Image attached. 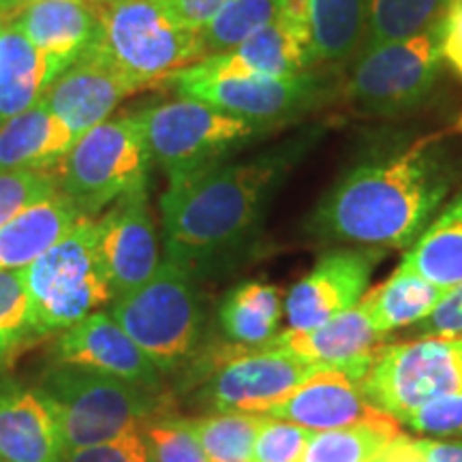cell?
I'll list each match as a JSON object with an SVG mask.
<instances>
[{
	"mask_svg": "<svg viewBox=\"0 0 462 462\" xmlns=\"http://www.w3.org/2000/svg\"><path fill=\"white\" fill-rule=\"evenodd\" d=\"M460 165L446 133L371 140L309 217L315 240L409 248L439 215Z\"/></svg>",
	"mask_w": 462,
	"mask_h": 462,
	"instance_id": "cell-1",
	"label": "cell"
},
{
	"mask_svg": "<svg viewBox=\"0 0 462 462\" xmlns=\"http://www.w3.org/2000/svg\"><path fill=\"white\" fill-rule=\"evenodd\" d=\"M326 133V123L309 125L255 157L170 180L159 201L165 259L195 279L236 262L255 242L276 189Z\"/></svg>",
	"mask_w": 462,
	"mask_h": 462,
	"instance_id": "cell-2",
	"label": "cell"
},
{
	"mask_svg": "<svg viewBox=\"0 0 462 462\" xmlns=\"http://www.w3.org/2000/svg\"><path fill=\"white\" fill-rule=\"evenodd\" d=\"M165 84L180 97L204 101L274 131L343 99L345 86L338 67L323 65L304 73L273 78L225 71L212 67L204 58L173 73Z\"/></svg>",
	"mask_w": 462,
	"mask_h": 462,
	"instance_id": "cell-3",
	"label": "cell"
},
{
	"mask_svg": "<svg viewBox=\"0 0 462 462\" xmlns=\"http://www.w3.org/2000/svg\"><path fill=\"white\" fill-rule=\"evenodd\" d=\"M97 34L88 45L135 86L165 82L204 58L199 31L173 20L163 0H92Z\"/></svg>",
	"mask_w": 462,
	"mask_h": 462,
	"instance_id": "cell-4",
	"label": "cell"
},
{
	"mask_svg": "<svg viewBox=\"0 0 462 462\" xmlns=\"http://www.w3.org/2000/svg\"><path fill=\"white\" fill-rule=\"evenodd\" d=\"M107 313L163 377L198 362L206 326L198 279L170 259H163L157 273L135 291L114 298Z\"/></svg>",
	"mask_w": 462,
	"mask_h": 462,
	"instance_id": "cell-5",
	"label": "cell"
},
{
	"mask_svg": "<svg viewBox=\"0 0 462 462\" xmlns=\"http://www.w3.org/2000/svg\"><path fill=\"white\" fill-rule=\"evenodd\" d=\"M37 385L54 402L67 449L106 443L165 415L163 394L75 364L50 362Z\"/></svg>",
	"mask_w": 462,
	"mask_h": 462,
	"instance_id": "cell-6",
	"label": "cell"
},
{
	"mask_svg": "<svg viewBox=\"0 0 462 462\" xmlns=\"http://www.w3.org/2000/svg\"><path fill=\"white\" fill-rule=\"evenodd\" d=\"M150 157L167 180L217 167L274 129L223 112L204 101L180 97L135 112Z\"/></svg>",
	"mask_w": 462,
	"mask_h": 462,
	"instance_id": "cell-7",
	"label": "cell"
},
{
	"mask_svg": "<svg viewBox=\"0 0 462 462\" xmlns=\"http://www.w3.org/2000/svg\"><path fill=\"white\" fill-rule=\"evenodd\" d=\"M34 330L62 332L114 300L99 251L97 218L82 217L50 251L24 268Z\"/></svg>",
	"mask_w": 462,
	"mask_h": 462,
	"instance_id": "cell-8",
	"label": "cell"
},
{
	"mask_svg": "<svg viewBox=\"0 0 462 462\" xmlns=\"http://www.w3.org/2000/svg\"><path fill=\"white\" fill-rule=\"evenodd\" d=\"M150 150L135 112L109 116L79 135L54 173L58 190L84 217L97 218L129 190L148 184Z\"/></svg>",
	"mask_w": 462,
	"mask_h": 462,
	"instance_id": "cell-9",
	"label": "cell"
},
{
	"mask_svg": "<svg viewBox=\"0 0 462 462\" xmlns=\"http://www.w3.org/2000/svg\"><path fill=\"white\" fill-rule=\"evenodd\" d=\"M443 26L446 17L418 37L357 50L343 86L346 103L374 118H401L424 107L441 78Z\"/></svg>",
	"mask_w": 462,
	"mask_h": 462,
	"instance_id": "cell-10",
	"label": "cell"
},
{
	"mask_svg": "<svg viewBox=\"0 0 462 462\" xmlns=\"http://www.w3.org/2000/svg\"><path fill=\"white\" fill-rule=\"evenodd\" d=\"M362 390L374 407L401 424L421 404L462 390V337L379 345Z\"/></svg>",
	"mask_w": 462,
	"mask_h": 462,
	"instance_id": "cell-11",
	"label": "cell"
},
{
	"mask_svg": "<svg viewBox=\"0 0 462 462\" xmlns=\"http://www.w3.org/2000/svg\"><path fill=\"white\" fill-rule=\"evenodd\" d=\"M326 368L282 349H245L234 354L208 377L195 394L199 407L215 413L268 415L300 385Z\"/></svg>",
	"mask_w": 462,
	"mask_h": 462,
	"instance_id": "cell-12",
	"label": "cell"
},
{
	"mask_svg": "<svg viewBox=\"0 0 462 462\" xmlns=\"http://www.w3.org/2000/svg\"><path fill=\"white\" fill-rule=\"evenodd\" d=\"M385 248L334 246L285 296L289 330H309L334 319L366 296Z\"/></svg>",
	"mask_w": 462,
	"mask_h": 462,
	"instance_id": "cell-13",
	"label": "cell"
},
{
	"mask_svg": "<svg viewBox=\"0 0 462 462\" xmlns=\"http://www.w3.org/2000/svg\"><path fill=\"white\" fill-rule=\"evenodd\" d=\"M97 251L114 298L135 291L157 273L159 238L148 184L125 193L97 218Z\"/></svg>",
	"mask_w": 462,
	"mask_h": 462,
	"instance_id": "cell-14",
	"label": "cell"
},
{
	"mask_svg": "<svg viewBox=\"0 0 462 462\" xmlns=\"http://www.w3.org/2000/svg\"><path fill=\"white\" fill-rule=\"evenodd\" d=\"M373 356L343 366L321 368L291 396L270 409L268 415L293 421L313 432L396 421L392 415L374 407L362 390V379L371 366Z\"/></svg>",
	"mask_w": 462,
	"mask_h": 462,
	"instance_id": "cell-15",
	"label": "cell"
},
{
	"mask_svg": "<svg viewBox=\"0 0 462 462\" xmlns=\"http://www.w3.org/2000/svg\"><path fill=\"white\" fill-rule=\"evenodd\" d=\"M120 377L143 390L163 394L165 377L107 310H97L58 334L51 360Z\"/></svg>",
	"mask_w": 462,
	"mask_h": 462,
	"instance_id": "cell-16",
	"label": "cell"
},
{
	"mask_svg": "<svg viewBox=\"0 0 462 462\" xmlns=\"http://www.w3.org/2000/svg\"><path fill=\"white\" fill-rule=\"evenodd\" d=\"M204 60L225 71L273 75V78L323 67L317 60L313 48L304 0H289L273 22L246 37L234 50L208 56Z\"/></svg>",
	"mask_w": 462,
	"mask_h": 462,
	"instance_id": "cell-17",
	"label": "cell"
},
{
	"mask_svg": "<svg viewBox=\"0 0 462 462\" xmlns=\"http://www.w3.org/2000/svg\"><path fill=\"white\" fill-rule=\"evenodd\" d=\"M56 407L39 385L0 377V462H62Z\"/></svg>",
	"mask_w": 462,
	"mask_h": 462,
	"instance_id": "cell-18",
	"label": "cell"
},
{
	"mask_svg": "<svg viewBox=\"0 0 462 462\" xmlns=\"http://www.w3.org/2000/svg\"><path fill=\"white\" fill-rule=\"evenodd\" d=\"M133 92L137 88L129 79L114 71L95 51L86 50L65 73L58 75L43 101L79 137L107 120L116 106Z\"/></svg>",
	"mask_w": 462,
	"mask_h": 462,
	"instance_id": "cell-19",
	"label": "cell"
},
{
	"mask_svg": "<svg viewBox=\"0 0 462 462\" xmlns=\"http://www.w3.org/2000/svg\"><path fill=\"white\" fill-rule=\"evenodd\" d=\"M383 338L374 328L364 298L349 310L309 330H282L262 349H282L323 366H343L374 354Z\"/></svg>",
	"mask_w": 462,
	"mask_h": 462,
	"instance_id": "cell-20",
	"label": "cell"
},
{
	"mask_svg": "<svg viewBox=\"0 0 462 462\" xmlns=\"http://www.w3.org/2000/svg\"><path fill=\"white\" fill-rule=\"evenodd\" d=\"M11 22L65 69L88 50L97 34L92 0H31Z\"/></svg>",
	"mask_w": 462,
	"mask_h": 462,
	"instance_id": "cell-21",
	"label": "cell"
},
{
	"mask_svg": "<svg viewBox=\"0 0 462 462\" xmlns=\"http://www.w3.org/2000/svg\"><path fill=\"white\" fill-rule=\"evenodd\" d=\"M67 69L43 54L15 22L0 31V126L43 99Z\"/></svg>",
	"mask_w": 462,
	"mask_h": 462,
	"instance_id": "cell-22",
	"label": "cell"
},
{
	"mask_svg": "<svg viewBox=\"0 0 462 462\" xmlns=\"http://www.w3.org/2000/svg\"><path fill=\"white\" fill-rule=\"evenodd\" d=\"M75 140L42 99L0 126V171H51Z\"/></svg>",
	"mask_w": 462,
	"mask_h": 462,
	"instance_id": "cell-23",
	"label": "cell"
},
{
	"mask_svg": "<svg viewBox=\"0 0 462 462\" xmlns=\"http://www.w3.org/2000/svg\"><path fill=\"white\" fill-rule=\"evenodd\" d=\"M84 215L60 190L0 225V273L24 270L50 251Z\"/></svg>",
	"mask_w": 462,
	"mask_h": 462,
	"instance_id": "cell-24",
	"label": "cell"
},
{
	"mask_svg": "<svg viewBox=\"0 0 462 462\" xmlns=\"http://www.w3.org/2000/svg\"><path fill=\"white\" fill-rule=\"evenodd\" d=\"M285 298L270 282L246 281L231 287L218 304V326L231 343L262 349L281 330Z\"/></svg>",
	"mask_w": 462,
	"mask_h": 462,
	"instance_id": "cell-25",
	"label": "cell"
},
{
	"mask_svg": "<svg viewBox=\"0 0 462 462\" xmlns=\"http://www.w3.org/2000/svg\"><path fill=\"white\" fill-rule=\"evenodd\" d=\"M398 265L443 289L462 282V190L439 210Z\"/></svg>",
	"mask_w": 462,
	"mask_h": 462,
	"instance_id": "cell-26",
	"label": "cell"
},
{
	"mask_svg": "<svg viewBox=\"0 0 462 462\" xmlns=\"http://www.w3.org/2000/svg\"><path fill=\"white\" fill-rule=\"evenodd\" d=\"M446 289L421 279L420 274L398 265L394 274L383 281L377 289L364 296L368 313L381 337L398 328L415 326L432 313Z\"/></svg>",
	"mask_w": 462,
	"mask_h": 462,
	"instance_id": "cell-27",
	"label": "cell"
},
{
	"mask_svg": "<svg viewBox=\"0 0 462 462\" xmlns=\"http://www.w3.org/2000/svg\"><path fill=\"white\" fill-rule=\"evenodd\" d=\"M304 9L319 65L340 67L357 54L366 0H304Z\"/></svg>",
	"mask_w": 462,
	"mask_h": 462,
	"instance_id": "cell-28",
	"label": "cell"
},
{
	"mask_svg": "<svg viewBox=\"0 0 462 462\" xmlns=\"http://www.w3.org/2000/svg\"><path fill=\"white\" fill-rule=\"evenodd\" d=\"M449 11V0H366L360 48L404 42L439 24Z\"/></svg>",
	"mask_w": 462,
	"mask_h": 462,
	"instance_id": "cell-29",
	"label": "cell"
},
{
	"mask_svg": "<svg viewBox=\"0 0 462 462\" xmlns=\"http://www.w3.org/2000/svg\"><path fill=\"white\" fill-rule=\"evenodd\" d=\"M184 420L210 462H253V446L265 415L210 413Z\"/></svg>",
	"mask_w": 462,
	"mask_h": 462,
	"instance_id": "cell-30",
	"label": "cell"
},
{
	"mask_svg": "<svg viewBox=\"0 0 462 462\" xmlns=\"http://www.w3.org/2000/svg\"><path fill=\"white\" fill-rule=\"evenodd\" d=\"M401 432L398 421L315 432L298 462H371Z\"/></svg>",
	"mask_w": 462,
	"mask_h": 462,
	"instance_id": "cell-31",
	"label": "cell"
},
{
	"mask_svg": "<svg viewBox=\"0 0 462 462\" xmlns=\"http://www.w3.org/2000/svg\"><path fill=\"white\" fill-rule=\"evenodd\" d=\"M287 3L289 0H229L199 31L204 58L231 51L246 37L273 22Z\"/></svg>",
	"mask_w": 462,
	"mask_h": 462,
	"instance_id": "cell-32",
	"label": "cell"
},
{
	"mask_svg": "<svg viewBox=\"0 0 462 462\" xmlns=\"http://www.w3.org/2000/svg\"><path fill=\"white\" fill-rule=\"evenodd\" d=\"M42 340L34 330L24 270L0 273V371Z\"/></svg>",
	"mask_w": 462,
	"mask_h": 462,
	"instance_id": "cell-33",
	"label": "cell"
},
{
	"mask_svg": "<svg viewBox=\"0 0 462 462\" xmlns=\"http://www.w3.org/2000/svg\"><path fill=\"white\" fill-rule=\"evenodd\" d=\"M152 462H210L184 418L159 415L142 426Z\"/></svg>",
	"mask_w": 462,
	"mask_h": 462,
	"instance_id": "cell-34",
	"label": "cell"
},
{
	"mask_svg": "<svg viewBox=\"0 0 462 462\" xmlns=\"http://www.w3.org/2000/svg\"><path fill=\"white\" fill-rule=\"evenodd\" d=\"M315 432L265 415L253 446V462H298Z\"/></svg>",
	"mask_w": 462,
	"mask_h": 462,
	"instance_id": "cell-35",
	"label": "cell"
},
{
	"mask_svg": "<svg viewBox=\"0 0 462 462\" xmlns=\"http://www.w3.org/2000/svg\"><path fill=\"white\" fill-rule=\"evenodd\" d=\"M56 190L51 171H0V225Z\"/></svg>",
	"mask_w": 462,
	"mask_h": 462,
	"instance_id": "cell-36",
	"label": "cell"
},
{
	"mask_svg": "<svg viewBox=\"0 0 462 462\" xmlns=\"http://www.w3.org/2000/svg\"><path fill=\"white\" fill-rule=\"evenodd\" d=\"M401 426H409L420 435H462V390L421 404L401 420Z\"/></svg>",
	"mask_w": 462,
	"mask_h": 462,
	"instance_id": "cell-37",
	"label": "cell"
},
{
	"mask_svg": "<svg viewBox=\"0 0 462 462\" xmlns=\"http://www.w3.org/2000/svg\"><path fill=\"white\" fill-rule=\"evenodd\" d=\"M62 462H152V456H150L142 426H135L106 443L67 449Z\"/></svg>",
	"mask_w": 462,
	"mask_h": 462,
	"instance_id": "cell-38",
	"label": "cell"
},
{
	"mask_svg": "<svg viewBox=\"0 0 462 462\" xmlns=\"http://www.w3.org/2000/svg\"><path fill=\"white\" fill-rule=\"evenodd\" d=\"M415 334L420 338H458L462 337V282L448 287L430 315L415 323Z\"/></svg>",
	"mask_w": 462,
	"mask_h": 462,
	"instance_id": "cell-39",
	"label": "cell"
},
{
	"mask_svg": "<svg viewBox=\"0 0 462 462\" xmlns=\"http://www.w3.org/2000/svg\"><path fill=\"white\" fill-rule=\"evenodd\" d=\"M229 0H163L173 20L190 31H201Z\"/></svg>",
	"mask_w": 462,
	"mask_h": 462,
	"instance_id": "cell-40",
	"label": "cell"
},
{
	"mask_svg": "<svg viewBox=\"0 0 462 462\" xmlns=\"http://www.w3.org/2000/svg\"><path fill=\"white\" fill-rule=\"evenodd\" d=\"M441 54L443 62H448L449 69L462 78V0L456 3L446 15Z\"/></svg>",
	"mask_w": 462,
	"mask_h": 462,
	"instance_id": "cell-41",
	"label": "cell"
},
{
	"mask_svg": "<svg viewBox=\"0 0 462 462\" xmlns=\"http://www.w3.org/2000/svg\"><path fill=\"white\" fill-rule=\"evenodd\" d=\"M374 462H426V458L418 446V439H411L401 432L381 449Z\"/></svg>",
	"mask_w": 462,
	"mask_h": 462,
	"instance_id": "cell-42",
	"label": "cell"
},
{
	"mask_svg": "<svg viewBox=\"0 0 462 462\" xmlns=\"http://www.w3.org/2000/svg\"><path fill=\"white\" fill-rule=\"evenodd\" d=\"M418 446L426 462H462V441L418 439Z\"/></svg>",
	"mask_w": 462,
	"mask_h": 462,
	"instance_id": "cell-43",
	"label": "cell"
},
{
	"mask_svg": "<svg viewBox=\"0 0 462 462\" xmlns=\"http://www.w3.org/2000/svg\"><path fill=\"white\" fill-rule=\"evenodd\" d=\"M3 5H5V9H7L11 20H14L17 11H20L26 5V0H3Z\"/></svg>",
	"mask_w": 462,
	"mask_h": 462,
	"instance_id": "cell-44",
	"label": "cell"
},
{
	"mask_svg": "<svg viewBox=\"0 0 462 462\" xmlns=\"http://www.w3.org/2000/svg\"><path fill=\"white\" fill-rule=\"evenodd\" d=\"M7 22H11V17H9V14H7V9H5L3 0H0V31H3V26L7 24Z\"/></svg>",
	"mask_w": 462,
	"mask_h": 462,
	"instance_id": "cell-45",
	"label": "cell"
},
{
	"mask_svg": "<svg viewBox=\"0 0 462 462\" xmlns=\"http://www.w3.org/2000/svg\"><path fill=\"white\" fill-rule=\"evenodd\" d=\"M456 3H460V0H449V9H452V7H454V5H456Z\"/></svg>",
	"mask_w": 462,
	"mask_h": 462,
	"instance_id": "cell-46",
	"label": "cell"
},
{
	"mask_svg": "<svg viewBox=\"0 0 462 462\" xmlns=\"http://www.w3.org/2000/svg\"><path fill=\"white\" fill-rule=\"evenodd\" d=\"M26 3H31V0H26Z\"/></svg>",
	"mask_w": 462,
	"mask_h": 462,
	"instance_id": "cell-47",
	"label": "cell"
},
{
	"mask_svg": "<svg viewBox=\"0 0 462 462\" xmlns=\"http://www.w3.org/2000/svg\"><path fill=\"white\" fill-rule=\"evenodd\" d=\"M371 462H374V458H373V460H371Z\"/></svg>",
	"mask_w": 462,
	"mask_h": 462,
	"instance_id": "cell-48",
	"label": "cell"
}]
</instances>
